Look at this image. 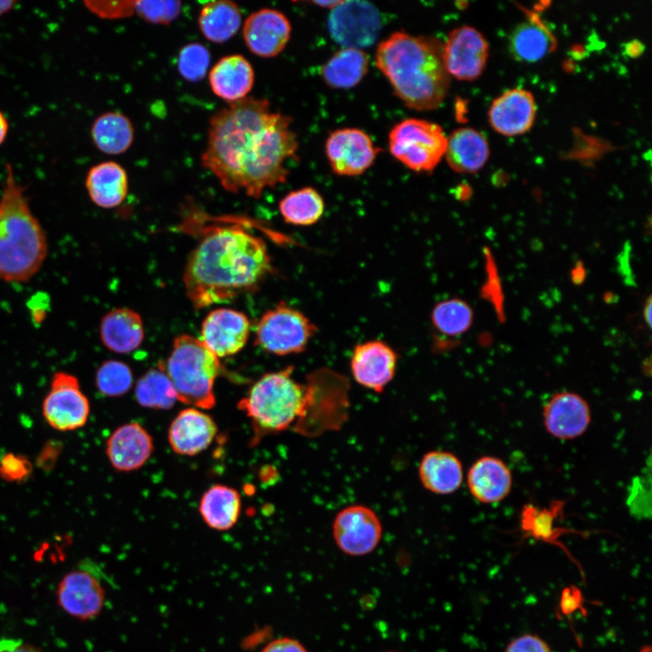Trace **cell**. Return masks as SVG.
Returning <instances> with one entry per match:
<instances>
[{
  "mask_svg": "<svg viewBox=\"0 0 652 652\" xmlns=\"http://www.w3.org/2000/svg\"><path fill=\"white\" fill-rule=\"evenodd\" d=\"M490 154L485 137L472 128H460L446 138L445 151L448 166L457 173L472 174L480 170Z\"/></svg>",
  "mask_w": 652,
  "mask_h": 652,
  "instance_id": "cell-26",
  "label": "cell"
},
{
  "mask_svg": "<svg viewBox=\"0 0 652 652\" xmlns=\"http://www.w3.org/2000/svg\"><path fill=\"white\" fill-rule=\"evenodd\" d=\"M556 45L552 32L535 16L514 28L509 37L508 48L515 60L535 62L554 51Z\"/></svg>",
  "mask_w": 652,
  "mask_h": 652,
  "instance_id": "cell-28",
  "label": "cell"
},
{
  "mask_svg": "<svg viewBox=\"0 0 652 652\" xmlns=\"http://www.w3.org/2000/svg\"><path fill=\"white\" fill-rule=\"evenodd\" d=\"M293 370V366H287L263 375L238 402V408L252 422L254 444L266 435L290 428L297 432L304 422L313 390L308 380L305 383L295 380Z\"/></svg>",
  "mask_w": 652,
  "mask_h": 652,
  "instance_id": "cell-5",
  "label": "cell"
},
{
  "mask_svg": "<svg viewBox=\"0 0 652 652\" xmlns=\"http://www.w3.org/2000/svg\"><path fill=\"white\" fill-rule=\"evenodd\" d=\"M542 420L546 431L561 440L575 439L590 427L591 411L587 400L571 391L555 393L545 403Z\"/></svg>",
  "mask_w": 652,
  "mask_h": 652,
  "instance_id": "cell-17",
  "label": "cell"
},
{
  "mask_svg": "<svg viewBox=\"0 0 652 652\" xmlns=\"http://www.w3.org/2000/svg\"><path fill=\"white\" fill-rule=\"evenodd\" d=\"M32 471L31 462L24 455L8 453L0 460V476L7 482H22Z\"/></svg>",
  "mask_w": 652,
  "mask_h": 652,
  "instance_id": "cell-40",
  "label": "cell"
},
{
  "mask_svg": "<svg viewBox=\"0 0 652 652\" xmlns=\"http://www.w3.org/2000/svg\"><path fill=\"white\" fill-rule=\"evenodd\" d=\"M291 31L290 21L284 14L276 9L262 8L246 18L243 37L251 53L271 58L285 48Z\"/></svg>",
  "mask_w": 652,
  "mask_h": 652,
  "instance_id": "cell-18",
  "label": "cell"
},
{
  "mask_svg": "<svg viewBox=\"0 0 652 652\" xmlns=\"http://www.w3.org/2000/svg\"><path fill=\"white\" fill-rule=\"evenodd\" d=\"M312 3L320 7L332 9L339 5L340 1H313Z\"/></svg>",
  "mask_w": 652,
  "mask_h": 652,
  "instance_id": "cell-50",
  "label": "cell"
},
{
  "mask_svg": "<svg viewBox=\"0 0 652 652\" xmlns=\"http://www.w3.org/2000/svg\"><path fill=\"white\" fill-rule=\"evenodd\" d=\"M388 652H394V651H388Z\"/></svg>",
  "mask_w": 652,
  "mask_h": 652,
  "instance_id": "cell-52",
  "label": "cell"
},
{
  "mask_svg": "<svg viewBox=\"0 0 652 652\" xmlns=\"http://www.w3.org/2000/svg\"><path fill=\"white\" fill-rule=\"evenodd\" d=\"M388 148L394 158L416 172L432 171L445 155L446 137L443 129L421 119H406L388 134Z\"/></svg>",
  "mask_w": 652,
  "mask_h": 652,
  "instance_id": "cell-7",
  "label": "cell"
},
{
  "mask_svg": "<svg viewBox=\"0 0 652 652\" xmlns=\"http://www.w3.org/2000/svg\"><path fill=\"white\" fill-rule=\"evenodd\" d=\"M239 6L228 0L205 4L199 12L198 26L202 34L215 43H224L236 34L241 27Z\"/></svg>",
  "mask_w": 652,
  "mask_h": 652,
  "instance_id": "cell-31",
  "label": "cell"
},
{
  "mask_svg": "<svg viewBox=\"0 0 652 652\" xmlns=\"http://www.w3.org/2000/svg\"><path fill=\"white\" fill-rule=\"evenodd\" d=\"M489 53L484 35L470 25L452 30L443 43V60L450 75L460 81H474L484 72Z\"/></svg>",
  "mask_w": 652,
  "mask_h": 652,
  "instance_id": "cell-12",
  "label": "cell"
},
{
  "mask_svg": "<svg viewBox=\"0 0 652 652\" xmlns=\"http://www.w3.org/2000/svg\"><path fill=\"white\" fill-rule=\"evenodd\" d=\"M102 344L116 353H129L144 340L141 316L132 309L119 307L109 311L101 320L99 328Z\"/></svg>",
  "mask_w": 652,
  "mask_h": 652,
  "instance_id": "cell-24",
  "label": "cell"
},
{
  "mask_svg": "<svg viewBox=\"0 0 652 652\" xmlns=\"http://www.w3.org/2000/svg\"><path fill=\"white\" fill-rule=\"evenodd\" d=\"M474 318L470 305L459 298L444 300L436 303L431 312V322L435 331L446 337H458L466 332Z\"/></svg>",
  "mask_w": 652,
  "mask_h": 652,
  "instance_id": "cell-35",
  "label": "cell"
},
{
  "mask_svg": "<svg viewBox=\"0 0 652 652\" xmlns=\"http://www.w3.org/2000/svg\"><path fill=\"white\" fill-rule=\"evenodd\" d=\"M325 152L336 175L352 177L364 173L373 164L379 149L363 130L344 128L328 136Z\"/></svg>",
  "mask_w": 652,
  "mask_h": 652,
  "instance_id": "cell-13",
  "label": "cell"
},
{
  "mask_svg": "<svg viewBox=\"0 0 652 652\" xmlns=\"http://www.w3.org/2000/svg\"><path fill=\"white\" fill-rule=\"evenodd\" d=\"M241 511L238 492L224 484L209 487L201 497L199 513L212 529L227 531L237 523Z\"/></svg>",
  "mask_w": 652,
  "mask_h": 652,
  "instance_id": "cell-29",
  "label": "cell"
},
{
  "mask_svg": "<svg viewBox=\"0 0 652 652\" xmlns=\"http://www.w3.org/2000/svg\"><path fill=\"white\" fill-rule=\"evenodd\" d=\"M273 271L265 242L240 225L207 227L188 256L183 282L196 309L255 291Z\"/></svg>",
  "mask_w": 652,
  "mask_h": 652,
  "instance_id": "cell-2",
  "label": "cell"
},
{
  "mask_svg": "<svg viewBox=\"0 0 652 652\" xmlns=\"http://www.w3.org/2000/svg\"><path fill=\"white\" fill-rule=\"evenodd\" d=\"M535 116L532 94L519 88L503 92L492 102L488 110L491 127L503 136L525 133L532 128Z\"/></svg>",
  "mask_w": 652,
  "mask_h": 652,
  "instance_id": "cell-19",
  "label": "cell"
},
{
  "mask_svg": "<svg viewBox=\"0 0 652 652\" xmlns=\"http://www.w3.org/2000/svg\"><path fill=\"white\" fill-rule=\"evenodd\" d=\"M154 450L150 434L139 423L124 424L115 429L106 442V454L118 471L130 472L140 468Z\"/></svg>",
  "mask_w": 652,
  "mask_h": 652,
  "instance_id": "cell-20",
  "label": "cell"
},
{
  "mask_svg": "<svg viewBox=\"0 0 652 652\" xmlns=\"http://www.w3.org/2000/svg\"><path fill=\"white\" fill-rule=\"evenodd\" d=\"M160 365L173 383L177 400L196 408H214L215 380L224 369L201 340L187 334L176 337L168 358Z\"/></svg>",
  "mask_w": 652,
  "mask_h": 652,
  "instance_id": "cell-6",
  "label": "cell"
},
{
  "mask_svg": "<svg viewBox=\"0 0 652 652\" xmlns=\"http://www.w3.org/2000/svg\"><path fill=\"white\" fill-rule=\"evenodd\" d=\"M248 317L238 311L218 308L211 311L201 326V340L218 358L238 353L250 334Z\"/></svg>",
  "mask_w": 652,
  "mask_h": 652,
  "instance_id": "cell-15",
  "label": "cell"
},
{
  "mask_svg": "<svg viewBox=\"0 0 652 652\" xmlns=\"http://www.w3.org/2000/svg\"><path fill=\"white\" fill-rule=\"evenodd\" d=\"M504 652H551L544 639L534 634H523L512 639Z\"/></svg>",
  "mask_w": 652,
  "mask_h": 652,
  "instance_id": "cell-42",
  "label": "cell"
},
{
  "mask_svg": "<svg viewBox=\"0 0 652 652\" xmlns=\"http://www.w3.org/2000/svg\"><path fill=\"white\" fill-rule=\"evenodd\" d=\"M9 124L5 114L0 110V146L6 139L8 133Z\"/></svg>",
  "mask_w": 652,
  "mask_h": 652,
  "instance_id": "cell-47",
  "label": "cell"
},
{
  "mask_svg": "<svg viewBox=\"0 0 652 652\" xmlns=\"http://www.w3.org/2000/svg\"><path fill=\"white\" fill-rule=\"evenodd\" d=\"M209 63V51L200 43H187L178 53L177 70L187 82H196L204 79Z\"/></svg>",
  "mask_w": 652,
  "mask_h": 652,
  "instance_id": "cell-38",
  "label": "cell"
},
{
  "mask_svg": "<svg viewBox=\"0 0 652 652\" xmlns=\"http://www.w3.org/2000/svg\"><path fill=\"white\" fill-rule=\"evenodd\" d=\"M560 508L559 503L551 509H539L531 504L524 506L521 518L523 531L530 537L565 550L558 540L563 531L554 526V516Z\"/></svg>",
  "mask_w": 652,
  "mask_h": 652,
  "instance_id": "cell-36",
  "label": "cell"
},
{
  "mask_svg": "<svg viewBox=\"0 0 652 652\" xmlns=\"http://www.w3.org/2000/svg\"><path fill=\"white\" fill-rule=\"evenodd\" d=\"M366 53L354 48H341L322 65L321 74L326 84L334 89L355 87L368 72Z\"/></svg>",
  "mask_w": 652,
  "mask_h": 652,
  "instance_id": "cell-32",
  "label": "cell"
},
{
  "mask_svg": "<svg viewBox=\"0 0 652 652\" xmlns=\"http://www.w3.org/2000/svg\"><path fill=\"white\" fill-rule=\"evenodd\" d=\"M57 602L68 615L82 620L96 618L105 601V590L100 580L84 570H73L60 580Z\"/></svg>",
  "mask_w": 652,
  "mask_h": 652,
  "instance_id": "cell-16",
  "label": "cell"
},
{
  "mask_svg": "<svg viewBox=\"0 0 652 652\" xmlns=\"http://www.w3.org/2000/svg\"><path fill=\"white\" fill-rule=\"evenodd\" d=\"M94 146L107 155L126 152L134 140V127L130 120L121 112L107 111L98 116L91 128Z\"/></svg>",
  "mask_w": 652,
  "mask_h": 652,
  "instance_id": "cell-30",
  "label": "cell"
},
{
  "mask_svg": "<svg viewBox=\"0 0 652 652\" xmlns=\"http://www.w3.org/2000/svg\"><path fill=\"white\" fill-rule=\"evenodd\" d=\"M331 38L342 48L361 50L377 41L381 30L380 14L365 1H340L331 9L327 22Z\"/></svg>",
  "mask_w": 652,
  "mask_h": 652,
  "instance_id": "cell-10",
  "label": "cell"
},
{
  "mask_svg": "<svg viewBox=\"0 0 652 652\" xmlns=\"http://www.w3.org/2000/svg\"><path fill=\"white\" fill-rule=\"evenodd\" d=\"M316 332V325L304 313L281 302L260 318L255 345L277 356L298 354L306 350Z\"/></svg>",
  "mask_w": 652,
  "mask_h": 652,
  "instance_id": "cell-8",
  "label": "cell"
},
{
  "mask_svg": "<svg viewBox=\"0 0 652 652\" xmlns=\"http://www.w3.org/2000/svg\"><path fill=\"white\" fill-rule=\"evenodd\" d=\"M376 65L412 110L437 109L447 95L451 77L444 64L443 43L436 37L395 32L379 44Z\"/></svg>",
  "mask_w": 652,
  "mask_h": 652,
  "instance_id": "cell-3",
  "label": "cell"
},
{
  "mask_svg": "<svg viewBox=\"0 0 652 652\" xmlns=\"http://www.w3.org/2000/svg\"><path fill=\"white\" fill-rule=\"evenodd\" d=\"M262 652H308L305 647L292 638H279L269 642Z\"/></svg>",
  "mask_w": 652,
  "mask_h": 652,
  "instance_id": "cell-44",
  "label": "cell"
},
{
  "mask_svg": "<svg viewBox=\"0 0 652 652\" xmlns=\"http://www.w3.org/2000/svg\"><path fill=\"white\" fill-rule=\"evenodd\" d=\"M85 188L91 202L104 209L119 206L127 197L129 179L125 168L115 161L92 166L85 178Z\"/></svg>",
  "mask_w": 652,
  "mask_h": 652,
  "instance_id": "cell-25",
  "label": "cell"
},
{
  "mask_svg": "<svg viewBox=\"0 0 652 652\" xmlns=\"http://www.w3.org/2000/svg\"><path fill=\"white\" fill-rule=\"evenodd\" d=\"M332 535L338 548L350 556L372 552L382 537V525L369 507L353 504L340 510L332 523Z\"/></svg>",
  "mask_w": 652,
  "mask_h": 652,
  "instance_id": "cell-11",
  "label": "cell"
},
{
  "mask_svg": "<svg viewBox=\"0 0 652 652\" xmlns=\"http://www.w3.org/2000/svg\"><path fill=\"white\" fill-rule=\"evenodd\" d=\"M652 302H651V297L649 296L645 302L644 310H643V317L645 321L647 322V326H651V309Z\"/></svg>",
  "mask_w": 652,
  "mask_h": 652,
  "instance_id": "cell-48",
  "label": "cell"
},
{
  "mask_svg": "<svg viewBox=\"0 0 652 652\" xmlns=\"http://www.w3.org/2000/svg\"><path fill=\"white\" fill-rule=\"evenodd\" d=\"M15 4L16 2L12 0H0V15L11 11Z\"/></svg>",
  "mask_w": 652,
  "mask_h": 652,
  "instance_id": "cell-49",
  "label": "cell"
},
{
  "mask_svg": "<svg viewBox=\"0 0 652 652\" xmlns=\"http://www.w3.org/2000/svg\"><path fill=\"white\" fill-rule=\"evenodd\" d=\"M422 485L436 494H449L458 490L463 483V465L451 452L434 450L426 453L418 466Z\"/></svg>",
  "mask_w": 652,
  "mask_h": 652,
  "instance_id": "cell-27",
  "label": "cell"
},
{
  "mask_svg": "<svg viewBox=\"0 0 652 652\" xmlns=\"http://www.w3.org/2000/svg\"><path fill=\"white\" fill-rule=\"evenodd\" d=\"M321 195L312 187L286 194L279 202V211L285 223L296 226L316 224L324 213Z\"/></svg>",
  "mask_w": 652,
  "mask_h": 652,
  "instance_id": "cell-33",
  "label": "cell"
},
{
  "mask_svg": "<svg viewBox=\"0 0 652 652\" xmlns=\"http://www.w3.org/2000/svg\"><path fill=\"white\" fill-rule=\"evenodd\" d=\"M298 148L290 116L273 111L266 99L246 97L211 117L201 162L226 191L259 198L286 181Z\"/></svg>",
  "mask_w": 652,
  "mask_h": 652,
  "instance_id": "cell-1",
  "label": "cell"
},
{
  "mask_svg": "<svg viewBox=\"0 0 652 652\" xmlns=\"http://www.w3.org/2000/svg\"><path fill=\"white\" fill-rule=\"evenodd\" d=\"M135 397L140 406L155 409H168L177 400L173 383L160 363L158 369H150L140 377Z\"/></svg>",
  "mask_w": 652,
  "mask_h": 652,
  "instance_id": "cell-34",
  "label": "cell"
},
{
  "mask_svg": "<svg viewBox=\"0 0 652 652\" xmlns=\"http://www.w3.org/2000/svg\"><path fill=\"white\" fill-rule=\"evenodd\" d=\"M466 484L472 496L482 503H495L510 494L513 475L510 468L500 458L484 455L471 465Z\"/></svg>",
  "mask_w": 652,
  "mask_h": 652,
  "instance_id": "cell-22",
  "label": "cell"
},
{
  "mask_svg": "<svg viewBox=\"0 0 652 652\" xmlns=\"http://www.w3.org/2000/svg\"><path fill=\"white\" fill-rule=\"evenodd\" d=\"M582 594L576 586L566 587L562 590L560 599V611L562 615L569 616L582 609Z\"/></svg>",
  "mask_w": 652,
  "mask_h": 652,
  "instance_id": "cell-43",
  "label": "cell"
},
{
  "mask_svg": "<svg viewBox=\"0 0 652 652\" xmlns=\"http://www.w3.org/2000/svg\"><path fill=\"white\" fill-rule=\"evenodd\" d=\"M0 652H43L39 647L25 643L21 638H1Z\"/></svg>",
  "mask_w": 652,
  "mask_h": 652,
  "instance_id": "cell-45",
  "label": "cell"
},
{
  "mask_svg": "<svg viewBox=\"0 0 652 652\" xmlns=\"http://www.w3.org/2000/svg\"><path fill=\"white\" fill-rule=\"evenodd\" d=\"M134 4L135 1L85 2L90 10L105 18H121L132 15Z\"/></svg>",
  "mask_w": 652,
  "mask_h": 652,
  "instance_id": "cell-41",
  "label": "cell"
},
{
  "mask_svg": "<svg viewBox=\"0 0 652 652\" xmlns=\"http://www.w3.org/2000/svg\"><path fill=\"white\" fill-rule=\"evenodd\" d=\"M397 365L398 353L380 340L357 344L350 357V371L355 381L377 393L391 382Z\"/></svg>",
  "mask_w": 652,
  "mask_h": 652,
  "instance_id": "cell-14",
  "label": "cell"
},
{
  "mask_svg": "<svg viewBox=\"0 0 652 652\" xmlns=\"http://www.w3.org/2000/svg\"><path fill=\"white\" fill-rule=\"evenodd\" d=\"M639 652H652V650H651V646H650V645H645V646H643V647L640 648Z\"/></svg>",
  "mask_w": 652,
  "mask_h": 652,
  "instance_id": "cell-51",
  "label": "cell"
},
{
  "mask_svg": "<svg viewBox=\"0 0 652 652\" xmlns=\"http://www.w3.org/2000/svg\"><path fill=\"white\" fill-rule=\"evenodd\" d=\"M42 408L48 425L59 431L82 427L91 410L90 401L82 392L78 378L66 371H57L53 375Z\"/></svg>",
  "mask_w": 652,
  "mask_h": 652,
  "instance_id": "cell-9",
  "label": "cell"
},
{
  "mask_svg": "<svg viewBox=\"0 0 652 652\" xmlns=\"http://www.w3.org/2000/svg\"><path fill=\"white\" fill-rule=\"evenodd\" d=\"M0 197V281L24 283L43 266L48 254L46 233L33 214L25 188L5 166Z\"/></svg>",
  "mask_w": 652,
  "mask_h": 652,
  "instance_id": "cell-4",
  "label": "cell"
},
{
  "mask_svg": "<svg viewBox=\"0 0 652 652\" xmlns=\"http://www.w3.org/2000/svg\"><path fill=\"white\" fill-rule=\"evenodd\" d=\"M133 383L130 368L124 362L109 360L102 362L95 373V386L103 396L116 398L127 393Z\"/></svg>",
  "mask_w": 652,
  "mask_h": 652,
  "instance_id": "cell-37",
  "label": "cell"
},
{
  "mask_svg": "<svg viewBox=\"0 0 652 652\" xmlns=\"http://www.w3.org/2000/svg\"><path fill=\"white\" fill-rule=\"evenodd\" d=\"M181 5L172 0L135 1L134 13L147 23L168 24L179 15Z\"/></svg>",
  "mask_w": 652,
  "mask_h": 652,
  "instance_id": "cell-39",
  "label": "cell"
},
{
  "mask_svg": "<svg viewBox=\"0 0 652 652\" xmlns=\"http://www.w3.org/2000/svg\"><path fill=\"white\" fill-rule=\"evenodd\" d=\"M254 82L253 66L241 54L222 57L209 72V84L212 91L228 103L246 98Z\"/></svg>",
  "mask_w": 652,
  "mask_h": 652,
  "instance_id": "cell-23",
  "label": "cell"
},
{
  "mask_svg": "<svg viewBox=\"0 0 652 652\" xmlns=\"http://www.w3.org/2000/svg\"><path fill=\"white\" fill-rule=\"evenodd\" d=\"M217 433V426L206 413L195 408L180 411L171 422L168 438L172 450L195 455L206 449Z\"/></svg>",
  "mask_w": 652,
  "mask_h": 652,
  "instance_id": "cell-21",
  "label": "cell"
},
{
  "mask_svg": "<svg viewBox=\"0 0 652 652\" xmlns=\"http://www.w3.org/2000/svg\"><path fill=\"white\" fill-rule=\"evenodd\" d=\"M46 302H49V299L48 297H44L43 293H37L32 296L28 302L33 321L36 324L41 323L47 313L46 306L48 303L44 304Z\"/></svg>",
  "mask_w": 652,
  "mask_h": 652,
  "instance_id": "cell-46",
  "label": "cell"
}]
</instances>
